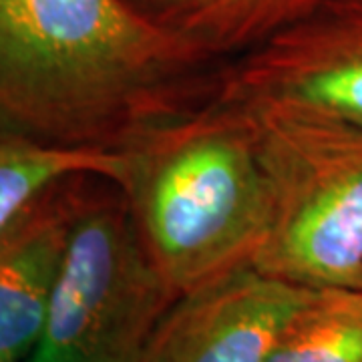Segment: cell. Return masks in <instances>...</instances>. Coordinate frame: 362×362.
I'll return each mask as SVG.
<instances>
[{"label": "cell", "instance_id": "obj_1", "mask_svg": "<svg viewBox=\"0 0 362 362\" xmlns=\"http://www.w3.org/2000/svg\"><path fill=\"white\" fill-rule=\"evenodd\" d=\"M221 65L129 0H0V131L121 151L211 99Z\"/></svg>", "mask_w": 362, "mask_h": 362}, {"label": "cell", "instance_id": "obj_2", "mask_svg": "<svg viewBox=\"0 0 362 362\" xmlns=\"http://www.w3.org/2000/svg\"><path fill=\"white\" fill-rule=\"evenodd\" d=\"M115 181L143 246L183 294L252 264L270 226V187L246 105L214 95L141 131Z\"/></svg>", "mask_w": 362, "mask_h": 362}, {"label": "cell", "instance_id": "obj_3", "mask_svg": "<svg viewBox=\"0 0 362 362\" xmlns=\"http://www.w3.org/2000/svg\"><path fill=\"white\" fill-rule=\"evenodd\" d=\"M242 105L272 206L252 264L306 288L362 290V127L296 105Z\"/></svg>", "mask_w": 362, "mask_h": 362}, {"label": "cell", "instance_id": "obj_4", "mask_svg": "<svg viewBox=\"0 0 362 362\" xmlns=\"http://www.w3.org/2000/svg\"><path fill=\"white\" fill-rule=\"evenodd\" d=\"M177 296L143 246L121 189L97 177L26 362H141Z\"/></svg>", "mask_w": 362, "mask_h": 362}, {"label": "cell", "instance_id": "obj_5", "mask_svg": "<svg viewBox=\"0 0 362 362\" xmlns=\"http://www.w3.org/2000/svg\"><path fill=\"white\" fill-rule=\"evenodd\" d=\"M216 95L306 107L362 127V0H320L218 71Z\"/></svg>", "mask_w": 362, "mask_h": 362}, {"label": "cell", "instance_id": "obj_6", "mask_svg": "<svg viewBox=\"0 0 362 362\" xmlns=\"http://www.w3.org/2000/svg\"><path fill=\"white\" fill-rule=\"evenodd\" d=\"M314 288L240 264L175 298L141 362H266Z\"/></svg>", "mask_w": 362, "mask_h": 362}, {"label": "cell", "instance_id": "obj_7", "mask_svg": "<svg viewBox=\"0 0 362 362\" xmlns=\"http://www.w3.org/2000/svg\"><path fill=\"white\" fill-rule=\"evenodd\" d=\"M97 177L77 173L52 181L0 230V362H26L37 346Z\"/></svg>", "mask_w": 362, "mask_h": 362}, {"label": "cell", "instance_id": "obj_8", "mask_svg": "<svg viewBox=\"0 0 362 362\" xmlns=\"http://www.w3.org/2000/svg\"><path fill=\"white\" fill-rule=\"evenodd\" d=\"M226 63L294 23L320 0H129Z\"/></svg>", "mask_w": 362, "mask_h": 362}, {"label": "cell", "instance_id": "obj_9", "mask_svg": "<svg viewBox=\"0 0 362 362\" xmlns=\"http://www.w3.org/2000/svg\"><path fill=\"white\" fill-rule=\"evenodd\" d=\"M266 362H362V290L314 288Z\"/></svg>", "mask_w": 362, "mask_h": 362}, {"label": "cell", "instance_id": "obj_10", "mask_svg": "<svg viewBox=\"0 0 362 362\" xmlns=\"http://www.w3.org/2000/svg\"><path fill=\"white\" fill-rule=\"evenodd\" d=\"M121 151L63 149L0 131V230L52 181L89 173L115 183Z\"/></svg>", "mask_w": 362, "mask_h": 362}]
</instances>
